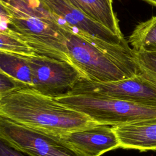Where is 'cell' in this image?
I'll return each instance as SVG.
<instances>
[{"mask_svg": "<svg viewBox=\"0 0 156 156\" xmlns=\"http://www.w3.org/2000/svg\"><path fill=\"white\" fill-rule=\"evenodd\" d=\"M0 116L59 136L97 124L54 98L27 87L18 88L0 97Z\"/></svg>", "mask_w": 156, "mask_h": 156, "instance_id": "6da1fadb", "label": "cell"}, {"mask_svg": "<svg viewBox=\"0 0 156 156\" xmlns=\"http://www.w3.org/2000/svg\"><path fill=\"white\" fill-rule=\"evenodd\" d=\"M69 58L86 79L108 82L141 74L127 40L116 44L73 29L63 23Z\"/></svg>", "mask_w": 156, "mask_h": 156, "instance_id": "7a4b0ae2", "label": "cell"}, {"mask_svg": "<svg viewBox=\"0 0 156 156\" xmlns=\"http://www.w3.org/2000/svg\"><path fill=\"white\" fill-rule=\"evenodd\" d=\"M9 14L8 31L29 45L37 55L73 64L63 23L40 0H0Z\"/></svg>", "mask_w": 156, "mask_h": 156, "instance_id": "3957f363", "label": "cell"}, {"mask_svg": "<svg viewBox=\"0 0 156 156\" xmlns=\"http://www.w3.org/2000/svg\"><path fill=\"white\" fill-rule=\"evenodd\" d=\"M54 98L99 124L116 126L156 122L155 107L90 94H65Z\"/></svg>", "mask_w": 156, "mask_h": 156, "instance_id": "277c9868", "label": "cell"}, {"mask_svg": "<svg viewBox=\"0 0 156 156\" xmlns=\"http://www.w3.org/2000/svg\"><path fill=\"white\" fill-rule=\"evenodd\" d=\"M0 140L30 156H85L61 136L23 126L1 116Z\"/></svg>", "mask_w": 156, "mask_h": 156, "instance_id": "5b68a950", "label": "cell"}, {"mask_svg": "<svg viewBox=\"0 0 156 156\" xmlns=\"http://www.w3.org/2000/svg\"><path fill=\"white\" fill-rule=\"evenodd\" d=\"M32 73V88L52 98L68 94L83 73L69 62L35 54L26 57Z\"/></svg>", "mask_w": 156, "mask_h": 156, "instance_id": "8992f818", "label": "cell"}, {"mask_svg": "<svg viewBox=\"0 0 156 156\" xmlns=\"http://www.w3.org/2000/svg\"><path fill=\"white\" fill-rule=\"evenodd\" d=\"M96 94L156 107V85L141 74L108 82L82 78L66 94Z\"/></svg>", "mask_w": 156, "mask_h": 156, "instance_id": "52a82bcc", "label": "cell"}, {"mask_svg": "<svg viewBox=\"0 0 156 156\" xmlns=\"http://www.w3.org/2000/svg\"><path fill=\"white\" fill-rule=\"evenodd\" d=\"M60 136L85 156H100L120 147L113 127L108 125L96 124Z\"/></svg>", "mask_w": 156, "mask_h": 156, "instance_id": "ba28073f", "label": "cell"}, {"mask_svg": "<svg viewBox=\"0 0 156 156\" xmlns=\"http://www.w3.org/2000/svg\"><path fill=\"white\" fill-rule=\"evenodd\" d=\"M62 21L73 29L105 41L119 44L127 40L114 34L103 25L93 21L68 0H40Z\"/></svg>", "mask_w": 156, "mask_h": 156, "instance_id": "9c48e42d", "label": "cell"}, {"mask_svg": "<svg viewBox=\"0 0 156 156\" xmlns=\"http://www.w3.org/2000/svg\"><path fill=\"white\" fill-rule=\"evenodd\" d=\"M123 149L141 152L156 150V122H140L112 126Z\"/></svg>", "mask_w": 156, "mask_h": 156, "instance_id": "30bf717a", "label": "cell"}, {"mask_svg": "<svg viewBox=\"0 0 156 156\" xmlns=\"http://www.w3.org/2000/svg\"><path fill=\"white\" fill-rule=\"evenodd\" d=\"M93 21L103 25L120 38H124L113 7V0H68Z\"/></svg>", "mask_w": 156, "mask_h": 156, "instance_id": "8fae6325", "label": "cell"}, {"mask_svg": "<svg viewBox=\"0 0 156 156\" xmlns=\"http://www.w3.org/2000/svg\"><path fill=\"white\" fill-rule=\"evenodd\" d=\"M0 72L32 88L31 69L26 56L0 52Z\"/></svg>", "mask_w": 156, "mask_h": 156, "instance_id": "7c38bea8", "label": "cell"}, {"mask_svg": "<svg viewBox=\"0 0 156 156\" xmlns=\"http://www.w3.org/2000/svg\"><path fill=\"white\" fill-rule=\"evenodd\" d=\"M127 41L135 52H156V16L138 23Z\"/></svg>", "mask_w": 156, "mask_h": 156, "instance_id": "4fadbf2b", "label": "cell"}, {"mask_svg": "<svg viewBox=\"0 0 156 156\" xmlns=\"http://www.w3.org/2000/svg\"><path fill=\"white\" fill-rule=\"evenodd\" d=\"M0 52L26 57L36 54L29 45L8 31L0 32Z\"/></svg>", "mask_w": 156, "mask_h": 156, "instance_id": "5bb4252c", "label": "cell"}, {"mask_svg": "<svg viewBox=\"0 0 156 156\" xmlns=\"http://www.w3.org/2000/svg\"><path fill=\"white\" fill-rule=\"evenodd\" d=\"M133 52L141 74L156 85V52Z\"/></svg>", "mask_w": 156, "mask_h": 156, "instance_id": "9a60e30c", "label": "cell"}, {"mask_svg": "<svg viewBox=\"0 0 156 156\" xmlns=\"http://www.w3.org/2000/svg\"><path fill=\"white\" fill-rule=\"evenodd\" d=\"M25 87L23 84L16 80L8 75L0 72V97H2L12 91Z\"/></svg>", "mask_w": 156, "mask_h": 156, "instance_id": "2e32d148", "label": "cell"}, {"mask_svg": "<svg viewBox=\"0 0 156 156\" xmlns=\"http://www.w3.org/2000/svg\"><path fill=\"white\" fill-rule=\"evenodd\" d=\"M0 156H30L10 146L0 140Z\"/></svg>", "mask_w": 156, "mask_h": 156, "instance_id": "e0dca14e", "label": "cell"}, {"mask_svg": "<svg viewBox=\"0 0 156 156\" xmlns=\"http://www.w3.org/2000/svg\"><path fill=\"white\" fill-rule=\"evenodd\" d=\"M144 1H146V2L156 7V0H143Z\"/></svg>", "mask_w": 156, "mask_h": 156, "instance_id": "ac0fdd59", "label": "cell"}, {"mask_svg": "<svg viewBox=\"0 0 156 156\" xmlns=\"http://www.w3.org/2000/svg\"><path fill=\"white\" fill-rule=\"evenodd\" d=\"M155 151H156V150H155Z\"/></svg>", "mask_w": 156, "mask_h": 156, "instance_id": "d6986e66", "label": "cell"}]
</instances>
